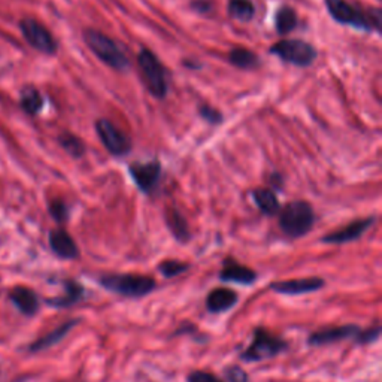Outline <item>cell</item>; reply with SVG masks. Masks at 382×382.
Returning <instances> with one entry per match:
<instances>
[{
	"mask_svg": "<svg viewBox=\"0 0 382 382\" xmlns=\"http://www.w3.org/2000/svg\"><path fill=\"white\" fill-rule=\"evenodd\" d=\"M225 376H227L229 382H248L247 372L240 369L239 366H230L229 369H225Z\"/></svg>",
	"mask_w": 382,
	"mask_h": 382,
	"instance_id": "31",
	"label": "cell"
},
{
	"mask_svg": "<svg viewBox=\"0 0 382 382\" xmlns=\"http://www.w3.org/2000/svg\"><path fill=\"white\" fill-rule=\"evenodd\" d=\"M23 36L35 50L52 55L57 51V42L52 38L45 26H42L33 18H26L20 23Z\"/></svg>",
	"mask_w": 382,
	"mask_h": 382,
	"instance_id": "9",
	"label": "cell"
},
{
	"mask_svg": "<svg viewBox=\"0 0 382 382\" xmlns=\"http://www.w3.org/2000/svg\"><path fill=\"white\" fill-rule=\"evenodd\" d=\"M50 245H51L52 251L62 259H67V260L77 259L78 254H79L78 247L75 244V240L72 239V236L62 229L51 232Z\"/></svg>",
	"mask_w": 382,
	"mask_h": 382,
	"instance_id": "14",
	"label": "cell"
},
{
	"mask_svg": "<svg viewBox=\"0 0 382 382\" xmlns=\"http://www.w3.org/2000/svg\"><path fill=\"white\" fill-rule=\"evenodd\" d=\"M96 132L101 137L102 144L112 155H125L132 150L130 139L127 137L118 127H116L109 120L101 118L96 123Z\"/></svg>",
	"mask_w": 382,
	"mask_h": 382,
	"instance_id": "8",
	"label": "cell"
},
{
	"mask_svg": "<svg viewBox=\"0 0 382 382\" xmlns=\"http://www.w3.org/2000/svg\"><path fill=\"white\" fill-rule=\"evenodd\" d=\"M59 142L63 147V150L75 159L81 157V155H84V152H86V145H84V142L78 136H75L72 133L60 135Z\"/></svg>",
	"mask_w": 382,
	"mask_h": 382,
	"instance_id": "26",
	"label": "cell"
},
{
	"mask_svg": "<svg viewBox=\"0 0 382 382\" xmlns=\"http://www.w3.org/2000/svg\"><path fill=\"white\" fill-rule=\"evenodd\" d=\"M315 223L314 209L308 202L296 201L288 203L281 212V230L288 237H302L310 232Z\"/></svg>",
	"mask_w": 382,
	"mask_h": 382,
	"instance_id": "2",
	"label": "cell"
},
{
	"mask_svg": "<svg viewBox=\"0 0 382 382\" xmlns=\"http://www.w3.org/2000/svg\"><path fill=\"white\" fill-rule=\"evenodd\" d=\"M20 103L27 114L36 116L44 106V97L35 87H26L20 94Z\"/></svg>",
	"mask_w": 382,
	"mask_h": 382,
	"instance_id": "23",
	"label": "cell"
},
{
	"mask_svg": "<svg viewBox=\"0 0 382 382\" xmlns=\"http://www.w3.org/2000/svg\"><path fill=\"white\" fill-rule=\"evenodd\" d=\"M166 224L167 227L171 229V232L174 233V236L181 240V242H187L190 239V230H189V224L181 215V212H178L176 209H167L166 210Z\"/></svg>",
	"mask_w": 382,
	"mask_h": 382,
	"instance_id": "20",
	"label": "cell"
},
{
	"mask_svg": "<svg viewBox=\"0 0 382 382\" xmlns=\"http://www.w3.org/2000/svg\"><path fill=\"white\" fill-rule=\"evenodd\" d=\"M375 223L373 217L369 218H363V220H356L354 223L345 225L341 230L332 232L330 235L322 237V242L325 244H347L352 242V240L359 239L363 236V233L371 227V225Z\"/></svg>",
	"mask_w": 382,
	"mask_h": 382,
	"instance_id": "12",
	"label": "cell"
},
{
	"mask_svg": "<svg viewBox=\"0 0 382 382\" xmlns=\"http://www.w3.org/2000/svg\"><path fill=\"white\" fill-rule=\"evenodd\" d=\"M84 39H86L89 48L96 54V57L101 59L105 64L116 70L129 69L130 62L127 55L120 50L114 39H111L105 33L89 29L84 32Z\"/></svg>",
	"mask_w": 382,
	"mask_h": 382,
	"instance_id": "3",
	"label": "cell"
},
{
	"mask_svg": "<svg viewBox=\"0 0 382 382\" xmlns=\"http://www.w3.org/2000/svg\"><path fill=\"white\" fill-rule=\"evenodd\" d=\"M229 60L233 66L239 69H257L260 66V59L256 52L247 48H233L229 54Z\"/></svg>",
	"mask_w": 382,
	"mask_h": 382,
	"instance_id": "22",
	"label": "cell"
},
{
	"mask_svg": "<svg viewBox=\"0 0 382 382\" xmlns=\"http://www.w3.org/2000/svg\"><path fill=\"white\" fill-rule=\"evenodd\" d=\"M191 8L199 13H208L212 11V4L209 0H193Z\"/></svg>",
	"mask_w": 382,
	"mask_h": 382,
	"instance_id": "33",
	"label": "cell"
},
{
	"mask_svg": "<svg viewBox=\"0 0 382 382\" xmlns=\"http://www.w3.org/2000/svg\"><path fill=\"white\" fill-rule=\"evenodd\" d=\"M379 335H381V327L379 324H376L375 327L366 330V332H359V335L356 336L357 337V342L361 344V345H367V344H372L375 341H378L379 339Z\"/></svg>",
	"mask_w": 382,
	"mask_h": 382,
	"instance_id": "29",
	"label": "cell"
},
{
	"mask_svg": "<svg viewBox=\"0 0 382 382\" xmlns=\"http://www.w3.org/2000/svg\"><path fill=\"white\" fill-rule=\"evenodd\" d=\"M237 303V294L230 288L212 290L206 299V308L210 313H224Z\"/></svg>",
	"mask_w": 382,
	"mask_h": 382,
	"instance_id": "16",
	"label": "cell"
},
{
	"mask_svg": "<svg viewBox=\"0 0 382 382\" xmlns=\"http://www.w3.org/2000/svg\"><path fill=\"white\" fill-rule=\"evenodd\" d=\"M103 288L117 293L124 297H144L155 290V281L151 276L123 274V275H106L101 279Z\"/></svg>",
	"mask_w": 382,
	"mask_h": 382,
	"instance_id": "4",
	"label": "cell"
},
{
	"mask_svg": "<svg viewBox=\"0 0 382 382\" xmlns=\"http://www.w3.org/2000/svg\"><path fill=\"white\" fill-rule=\"evenodd\" d=\"M287 349V344L281 337L269 333L264 329H257L254 332V339L251 345L242 352L240 359L245 361H262L274 359L278 354Z\"/></svg>",
	"mask_w": 382,
	"mask_h": 382,
	"instance_id": "6",
	"label": "cell"
},
{
	"mask_svg": "<svg viewBox=\"0 0 382 382\" xmlns=\"http://www.w3.org/2000/svg\"><path fill=\"white\" fill-rule=\"evenodd\" d=\"M50 212L55 221L64 223L67 220V206L62 201H54L50 205Z\"/></svg>",
	"mask_w": 382,
	"mask_h": 382,
	"instance_id": "30",
	"label": "cell"
},
{
	"mask_svg": "<svg viewBox=\"0 0 382 382\" xmlns=\"http://www.w3.org/2000/svg\"><path fill=\"white\" fill-rule=\"evenodd\" d=\"M190 269V264L184 263V262H178V260H164L160 263L159 271L163 274V276L166 278H174L178 276L184 272H187Z\"/></svg>",
	"mask_w": 382,
	"mask_h": 382,
	"instance_id": "27",
	"label": "cell"
},
{
	"mask_svg": "<svg viewBox=\"0 0 382 382\" xmlns=\"http://www.w3.org/2000/svg\"><path fill=\"white\" fill-rule=\"evenodd\" d=\"M78 321H79V320H70V321H66L64 324L60 325V327H57L55 330H52V332L48 333L47 336L38 339V341H36L35 344H32L30 349H32V351H40V349L50 348V347H52L54 344L60 342L62 339L67 335V332H69L70 329H74V327H75V325L78 324Z\"/></svg>",
	"mask_w": 382,
	"mask_h": 382,
	"instance_id": "19",
	"label": "cell"
},
{
	"mask_svg": "<svg viewBox=\"0 0 382 382\" xmlns=\"http://www.w3.org/2000/svg\"><path fill=\"white\" fill-rule=\"evenodd\" d=\"M271 52L278 55L281 60L291 63L294 66L306 67L314 63L317 59V50L305 40L287 39L281 40L271 48Z\"/></svg>",
	"mask_w": 382,
	"mask_h": 382,
	"instance_id": "7",
	"label": "cell"
},
{
	"mask_svg": "<svg viewBox=\"0 0 382 382\" xmlns=\"http://www.w3.org/2000/svg\"><path fill=\"white\" fill-rule=\"evenodd\" d=\"M189 382H223L218 376L203 371H194L189 375Z\"/></svg>",
	"mask_w": 382,
	"mask_h": 382,
	"instance_id": "32",
	"label": "cell"
},
{
	"mask_svg": "<svg viewBox=\"0 0 382 382\" xmlns=\"http://www.w3.org/2000/svg\"><path fill=\"white\" fill-rule=\"evenodd\" d=\"M137 66L148 91L154 97L163 99L167 94V72L157 55L148 48H142L137 54Z\"/></svg>",
	"mask_w": 382,
	"mask_h": 382,
	"instance_id": "5",
	"label": "cell"
},
{
	"mask_svg": "<svg viewBox=\"0 0 382 382\" xmlns=\"http://www.w3.org/2000/svg\"><path fill=\"white\" fill-rule=\"evenodd\" d=\"M275 24H276V30L281 35H287L290 33L294 27L297 26V13L293 8L290 6H282L275 17Z\"/></svg>",
	"mask_w": 382,
	"mask_h": 382,
	"instance_id": "24",
	"label": "cell"
},
{
	"mask_svg": "<svg viewBox=\"0 0 382 382\" xmlns=\"http://www.w3.org/2000/svg\"><path fill=\"white\" fill-rule=\"evenodd\" d=\"M229 13L232 18L247 23L252 20L254 13H256V8H254L251 0H230Z\"/></svg>",
	"mask_w": 382,
	"mask_h": 382,
	"instance_id": "25",
	"label": "cell"
},
{
	"mask_svg": "<svg viewBox=\"0 0 382 382\" xmlns=\"http://www.w3.org/2000/svg\"><path fill=\"white\" fill-rule=\"evenodd\" d=\"M130 176L137 184V187L144 193H151V190L157 186L162 166L157 160H152L148 163H135L130 166Z\"/></svg>",
	"mask_w": 382,
	"mask_h": 382,
	"instance_id": "10",
	"label": "cell"
},
{
	"mask_svg": "<svg viewBox=\"0 0 382 382\" xmlns=\"http://www.w3.org/2000/svg\"><path fill=\"white\" fill-rule=\"evenodd\" d=\"M252 199L264 215H275L279 210L276 194L269 189H257L252 191Z\"/></svg>",
	"mask_w": 382,
	"mask_h": 382,
	"instance_id": "21",
	"label": "cell"
},
{
	"mask_svg": "<svg viewBox=\"0 0 382 382\" xmlns=\"http://www.w3.org/2000/svg\"><path fill=\"white\" fill-rule=\"evenodd\" d=\"M220 278L223 281H230V282H237V284H252L256 281L257 275L254 271H251L249 267H245L242 264H239L233 260H225L223 271L220 274Z\"/></svg>",
	"mask_w": 382,
	"mask_h": 382,
	"instance_id": "15",
	"label": "cell"
},
{
	"mask_svg": "<svg viewBox=\"0 0 382 382\" xmlns=\"http://www.w3.org/2000/svg\"><path fill=\"white\" fill-rule=\"evenodd\" d=\"M199 114L203 120H206L209 124H220L223 121V116H221V112L217 111L215 108H212L209 105H202L199 108Z\"/></svg>",
	"mask_w": 382,
	"mask_h": 382,
	"instance_id": "28",
	"label": "cell"
},
{
	"mask_svg": "<svg viewBox=\"0 0 382 382\" xmlns=\"http://www.w3.org/2000/svg\"><path fill=\"white\" fill-rule=\"evenodd\" d=\"M360 329L356 324H347V325H336V327H327L321 329L318 332H314L309 336L308 344L313 347H321V345H329L333 342L344 341V339L357 336Z\"/></svg>",
	"mask_w": 382,
	"mask_h": 382,
	"instance_id": "11",
	"label": "cell"
},
{
	"mask_svg": "<svg viewBox=\"0 0 382 382\" xmlns=\"http://www.w3.org/2000/svg\"><path fill=\"white\" fill-rule=\"evenodd\" d=\"M82 296H84L82 286L78 284L77 281L69 279L64 282V293L62 296L52 297V299L48 300V305L55 308H67L79 302Z\"/></svg>",
	"mask_w": 382,
	"mask_h": 382,
	"instance_id": "18",
	"label": "cell"
},
{
	"mask_svg": "<svg viewBox=\"0 0 382 382\" xmlns=\"http://www.w3.org/2000/svg\"><path fill=\"white\" fill-rule=\"evenodd\" d=\"M324 287V279L321 278H302V279H290V281H278L274 282L271 288L281 294H305L314 293Z\"/></svg>",
	"mask_w": 382,
	"mask_h": 382,
	"instance_id": "13",
	"label": "cell"
},
{
	"mask_svg": "<svg viewBox=\"0 0 382 382\" xmlns=\"http://www.w3.org/2000/svg\"><path fill=\"white\" fill-rule=\"evenodd\" d=\"M9 297L12 303L26 315H33L39 308V299L36 293L27 287H16L11 291Z\"/></svg>",
	"mask_w": 382,
	"mask_h": 382,
	"instance_id": "17",
	"label": "cell"
},
{
	"mask_svg": "<svg viewBox=\"0 0 382 382\" xmlns=\"http://www.w3.org/2000/svg\"><path fill=\"white\" fill-rule=\"evenodd\" d=\"M325 8H327L332 18L341 24H347L356 29H361L366 32H381V9L371 8L364 11L361 8H356L347 0H325Z\"/></svg>",
	"mask_w": 382,
	"mask_h": 382,
	"instance_id": "1",
	"label": "cell"
}]
</instances>
